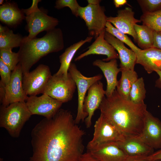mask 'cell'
Masks as SVG:
<instances>
[{"mask_svg": "<svg viewBox=\"0 0 161 161\" xmlns=\"http://www.w3.org/2000/svg\"><path fill=\"white\" fill-rule=\"evenodd\" d=\"M85 134L71 112L60 109L32 130V153L29 161H78L83 154Z\"/></svg>", "mask_w": 161, "mask_h": 161, "instance_id": "1", "label": "cell"}, {"mask_svg": "<svg viewBox=\"0 0 161 161\" xmlns=\"http://www.w3.org/2000/svg\"><path fill=\"white\" fill-rule=\"evenodd\" d=\"M146 108L144 103L136 104L124 98L116 90L111 96L104 97L99 109L100 114L128 138L137 137L141 134Z\"/></svg>", "mask_w": 161, "mask_h": 161, "instance_id": "2", "label": "cell"}, {"mask_svg": "<svg viewBox=\"0 0 161 161\" xmlns=\"http://www.w3.org/2000/svg\"><path fill=\"white\" fill-rule=\"evenodd\" d=\"M64 47L63 35L60 28L47 32L40 38L27 40L24 37L23 43L18 52L20 64L23 75L27 73L32 67L43 57L57 52Z\"/></svg>", "mask_w": 161, "mask_h": 161, "instance_id": "3", "label": "cell"}, {"mask_svg": "<svg viewBox=\"0 0 161 161\" xmlns=\"http://www.w3.org/2000/svg\"><path fill=\"white\" fill-rule=\"evenodd\" d=\"M32 114L25 102H17L0 108V127L4 128L11 136L17 138Z\"/></svg>", "mask_w": 161, "mask_h": 161, "instance_id": "4", "label": "cell"}, {"mask_svg": "<svg viewBox=\"0 0 161 161\" xmlns=\"http://www.w3.org/2000/svg\"><path fill=\"white\" fill-rule=\"evenodd\" d=\"M94 128L93 137L87 145V150L126 139L114 125L101 114L96 121Z\"/></svg>", "mask_w": 161, "mask_h": 161, "instance_id": "5", "label": "cell"}, {"mask_svg": "<svg viewBox=\"0 0 161 161\" xmlns=\"http://www.w3.org/2000/svg\"><path fill=\"white\" fill-rule=\"evenodd\" d=\"M76 88L75 83L69 72L66 77L55 73L49 80L42 94L63 103L72 100Z\"/></svg>", "mask_w": 161, "mask_h": 161, "instance_id": "6", "label": "cell"}, {"mask_svg": "<svg viewBox=\"0 0 161 161\" xmlns=\"http://www.w3.org/2000/svg\"><path fill=\"white\" fill-rule=\"evenodd\" d=\"M23 72L18 64L12 71L10 82L5 87L0 84V100L1 106H7L17 102H25L28 97L22 86Z\"/></svg>", "mask_w": 161, "mask_h": 161, "instance_id": "7", "label": "cell"}, {"mask_svg": "<svg viewBox=\"0 0 161 161\" xmlns=\"http://www.w3.org/2000/svg\"><path fill=\"white\" fill-rule=\"evenodd\" d=\"M68 72L74 80L77 88L78 105L77 114L75 120L78 124L80 121L85 120L88 116L83 109L84 101L87 91L92 85L101 80L103 76L99 74L92 77H86L81 73L76 65L72 63L70 65Z\"/></svg>", "mask_w": 161, "mask_h": 161, "instance_id": "8", "label": "cell"}, {"mask_svg": "<svg viewBox=\"0 0 161 161\" xmlns=\"http://www.w3.org/2000/svg\"><path fill=\"white\" fill-rule=\"evenodd\" d=\"M104 7L100 4H88L85 7H80L78 16L85 21L89 36L96 39L100 33L105 30L107 16L105 14Z\"/></svg>", "mask_w": 161, "mask_h": 161, "instance_id": "9", "label": "cell"}, {"mask_svg": "<svg viewBox=\"0 0 161 161\" xmlns=\"http://www.w3.org/2000/svg\"><path fill=\"white\" fill-rule=\"evenodd\" d=\"M52 76L49 67L44 64L23 75L22 86L26 94L31 96L43 94Z\"/></svg>", "mask_w": 161, "mask_h": 161, "instance_id": "10", "label": "cell"}, {"mask_svg": "<svg viewBox=\"0 0 161 161\" xmlns=\"http://www.w3.org/2000/svg\"><path fill=\"white\" fill-rule=\"evenodd\" d=\"M25 19L29 32L27 36L24 37L27 40L36 37L38 34L43 31L54 29L59 22L58 19L48 16L46 11L39 8L26 16Z\"/></svg>", "mask_w": 161, "mask_h": 161, "instance_id": "11", "label": "cell"}, {"mask_svg": "<svg viewBox=\"0 0 161 161\" xmlns=\"http://www.w3.org/2000/svg\"><path fill=\"white\" fill-rule=\"evenodd\" d=\"M25 102L32 115H41L48 118L52 117L61 109L63 104L45 94L39 97H28Z\"/></svg>", "mask_w": 161, "mask_h": 161, "instance_id": "12", "label": "cell"}, {"mask_svg": "<svg viewBox=\"0 0 161 161\" xmlns=\"http://www.w3.org/2000/svg\"><path fill=\"white\" fill-rule=\"evenodd\" d=\"M137 137L154 149H161V121L147 111L142 132Z\"/></svg>", "mask_w": 161, "mask_h": 161, "instance_id": "13", "label": "cell"}, {"mask_svg": "<svg viewBox=\"0 0 161 161\" xmlns=\"http://www.w3.org/2000/svg\"><path fill=\"white\" fill-rule=\"evenodd\" d=\"M117 13L116 17H107V21L125 34L131 36L137 43V37L134 26L137 23L141 22V21L135 18L134 12L129 7L118 10Z\"/></svg>", "mask_w": 161, "mask_h": 161, "instance_id": "14", "label": "cell"}, {"mask_svg": "<svg viewBox=\"0 0 161 161\" xmlns=\"http://www.w3.org/2000/svg\"><path fill=\"white\" fill-rule=\"evenodd\" d=\"M105 94L106 91L103 89V84L100 81L95 82L89 89L83 105L84 111L88 114L85 120L87 128L91 126L94 112L97 109H99Z\"/></svg>", "mask_w": 161, "mask_h": 161, "instance_id": "15", "label": "cell"}, {"mask_svg": "<svg viewBox=\"0 0 161 161\" xmlns=\"http://www.w3.org/2000/svg\"><path fill=\"white\" fill-rule=\"evenodd\" d=\"M105 30H104L101 32L95 41L88 47V49L75 58V61H79L84 57L91 55H106L107 58L102 60L105 62L119 58L118 54L115 49L105 39Z\"/></svg>", "mask_w": 161, "mask_h": 161, "instance_id": "16", "label": "cell"}, {"mask_svg": "<svg viewBox=\"0 0 161 161\" xmlns=\"http://www.w3.org/2000/svg\"><path fill=\"white\" fill-rule=\"evenodd\" d=\"M104 38L117 51L120 62L121 70H134L137 58L136 55L133 50L127 48L123 43L106 31Z\"/></svg>", "mask_w": 161, "mask_h": 161, "instance_id": "17", "label": "cell"}, {"mask_svg": "<svg viewBox=\"0 0 161 161\" xmlns=\"http://www.w3.org/2000/svg\"><path fill=\"white\" fill-rule=\"evenodd\" d=\"M92 65L98 67L103 73L107 82L105 95L106 97L111 96L116 90L118 82L117 75L121 72L120 69L118 67L117 59H112L108 62L97 59L93 62Z\"/></svg>", "mask_w": 161, "mask_h": 161, "instance_id": "18", "label": "cell"}, {"mask_svg": "<svg viewBox=\"0 0 161 161\" xmlns=\"http://www.w3.org/2000/svg\"><path fill=\"white\" fill-rule=\"evenodd\" d=\"M136 64L141 65L148 74L161 71V50L154 48L141 49L136 54Z\"/></svg>", "mask_w": 161, "mask_h": 161, "instance_id": "19", "label": "cell"}, {"mask_svg": "<svg viewBox=\"0 0 161 161\" xmlns=\"http://www.w3.org/2000/svg\"><path fill=\"white\" fill-rule=\"evenodd\" d=\"M127 156H148L154 152L150 147L138 137L126 138L114 143Z\"/></svg>", "mask_w": 161, "mask_h": 161, "instance_id": "20", "label": "cell"}, {"mask_svg": "<svg viewBox=\"0 0 161 161\" xmlns=\"http://www.w3.org/2000/svg\"><path fill=\"white\" fill-rule=\"evenodd\" d=\"M87 151L100 161H123L127 156L114 143L103 144Z\"/></svg>", "mask_w": 161, "mask_h": 161, "instance_id": "21", "label": "cell"}, {"mask_svg": "<svg viewBox=\"0 0 161 161\" xmlns=\"http://www.w3.org/2000/svg\"><path fill=\"white\" fill-rule=\"evenodd\" d=\"M25 17L22 10L14 3L6 1L0 6V20L8 25H17Z\"/></svg>", "mask_w": 161, "mask_h": 161, "instance_id": "22", "label": "cell"}, {"mask_svg": "<svg viewBox=\"0 0 161 161\" xmlns=\"http://www.w3.org/2000/svg\"><path fill=\"white\" fill-rule=\"evenodd\" d=\"M93 38L91 36L87 37L84 40H81L67 47L59 56L61 65L59 69L55 74L67 77L69 67L76 52L85 44L90 42Z\"/></svg>", "mask_w": 161, "mask_h": 161, "instance_id": "23", "label": "cell"}, {"mask_svg": "<svg viewBox=\"0 0 161 161\" xmlns=\"http://www.w3.org/2000/svg\"><path fill=\"white\" fill-rule=\"evenodd\" d=\"M121 76L118 81L116 90L123 98L129 100V94L132 85L138 79L134 70H121Z\"/></svg>", "mask_w": 161, "mask_h": 161, "instance_id": "24", "label": "cell"}, {"mask_svg": "<svg viewBox=\"0 0 161 161\" xmlns=\"http://www.w3.org/2000/svg\"><path fill=\"white\" fill-rule=\"evenodd\" d=\"M134 28L137 37L138 46L145 50L152 48L154 31L148 26L136 24Z\"/></svg>", "mask_w": 161, "mask_h": 161, "instance_id": "25", "label": "cell"}, {"mask_svg": "<svg viewBox=\"0 0 161 161\" xmlns=\"http://www.w3.org/2000/svg\"><path fill=\"white\" fill-rule=\"evenodd\" d=\"M24 37L18 34H15L9 29L0 33V49H10L20 47L23 41Z\"/></svg>", "mask_w": 161, "mask_h": 161, "instance_id": "26", "label": "cell"}, {"mask_svg": "<svg viewBox=\"0 0 161 161\" xmlns=\"http://www.w3.org/2000/svg\"><path fill=\"white\" fill-rule=\"evenodd\" d=\"M146 93L143 78H138L132 85L129 94V100L136 104L144 103Z\"/></svg>", "mask_w": 161, "mask_h": 161, "instance_id": "27", "label": "cell"}, {"mask_svg": "<svg viewBox=\"0 0 161 161\" xmlns=\"http://www.w3.org/2000/svg\"><path fill=\"white\" fill-rule=\"evenodd\" d=\"M105 30L124 44L127 45L136 54L141 49L133 43L126 34L114 27L110 22L107 21Z\"/></svg>", "mask_w": 161, "mask_h": 161, "instance_id": "28", "label": "cell"}, {"mask_svg": "<svg viewBox=\"0 0 161 161\" xmlns=\"http://www.w3.org/2000/svg\"><path fill=\"white\" fill-rule=\"evenodd\" d=\"M140 20L143 24L154 31L161 32V10L153 13L143 14Z\"/></svg>", "mask_w": 161, "mask_h": 161, "instance_id": "29", "label": "cell"}, {"mask_svg": "<svg viewBox=\"0 0 161 161\" xmlns=\"http://www.w3.org/2000/svg\"><path fill=\"white\" fill-rule=\"evenodd\" d=\"M0 59L12 71L19 63L18 53L12 52L10 49H0Z\"/></svg>", "mask_w": 161, "mask_h": 161, "instance_id": "30", "label": "cell"}, {"mask_svg": "<svg viewBox=\"0 0 161 161\" xmlns=\"http://www.w3.org/2000/svg\"><path fill=\"white\" fill-rule=\"evenodd\" d=\"M143 14L153 13L161 10V0H138Z\"/></svg>", "mask_w": 161, "mask_h": 161, "instance_id": "31", "label": "cell"}, {"mask_svg": "<svg viewBox=\"0 0 161 161\" xmlns=\"http://www.w3.org/2000/svg\"><path fill=\"white\" fill-rule=\"evenodd\" d=\"M80 7L76 0H57L55 1V7L60 9L65 7H68L72 14L77 17Z\"/></svg>", "mask_w": 161, "mask_h": 161, "instance_id": "32", "label": "cell"}, {"mask_svg": "<svg viewBox=\"0 0 161 161\" xmlns=\"http://www.w3.org/2000/svg\"><path fill=\"white\" fill-rule=\"evenodd\" d=\"M10 68L0 59V83L5 87L10 83L11 77L12 72Z\"/></svg>", "mask_w": 161, "mask_h": 161, "instance_id": "33", "label": "cell"}, {"mask_svg": "<svg viewBox=\"0 0 161 161\" xmlns=\"http://www.w3.org/2000/svg\"><path fill=\"white\" fill-rule=\"evenodd\" d=\"M152 48L161 50V32L154 31Z\"/></svg>", "mask_w": 161, "mask_h": 161, "instance_id": "34", "label": "cell"}, {"mask_svg": "<svg viewBox=\"0 0 161 161\" xmlns=\"http://www.w3.org/2000/svg\"><path fill=\"white\" fill-rule=\"evenodd\" d=\"M41 1L40 0H32V4L30 7L26 9H21L24 14L27 16L38 10L39 8L38 7V4Z\"/></svg>", "mask_w": 161, "mask_h": 161, "instance_id": "35", "label": "cell"}, {"mask_svg": "<svg viewBox=\"0 0 161 161\" xmlns=\"http://www.w3.org/2000/svg\"><path fill=\"white\" fill-rule=\"evenodd\" d=\"M78 161H100L94 157L89 152L83 153Z\"/></svg>", "mask_w": 161, "mask_h": 161, "instance_id": "36", "label": "cell"}, {"mask_svg": "<svg viewBox=\"0 0 161 161\" xmlns=\"http://www.w3.org/2000/svg\"><path fill=\"white\" fill-rule=\"evenodd\" d=\"M147 156H127L123 161H151Z\"/></svg>", "mask_w": 161, "mask_h": 161, "instance_id": "37", "label": "cell"}, {"mask_svg": "<svg viewBox=\"0 0 161 161\" xmlns=\"http://www.w3.org/2000/svg\"><path fill=\"white\" fill-rule=\"evenodd\" d=\"M147 158L151 161L160 160H161V149L154 152Z\"/></svg>", "mask_w": 161, "mask_h": 161, "instance_id": "38", "label": "cell"}, {"mask_svg": "<svg viewBox=\"0 0 161 161\" xmlns=\"http://www.w3.org/2000/svg\"><path fill=\"white\" fill-rule=\"evenodd\" d=\"M114 4L116 8L121 7L126 4L127 3L126 0H114Z\"/></svg>", "mask_w": 161, "mask_h": 161, "instance_id": "39", "label": "cell"}, {"mask_svg": "<svg viewBox=\"0 0 161 161\" xmlns=\"http://www.w3.org/2000/svg\"><path fill=\"white\" fill-rule=\"evenodd\" d=\"M156 72L159 75V78L156 81L155 86L157 88H161V71H158Z\"/></svg>", "mask_w": 161, "mask_h": 161, "instance_id": "40", "label": "cell"}, {"mask_svg": "<svg viewBox=\"0 0 161 161\" xmlns=\"http://www.w3.org/2000/svg\"><path fill=\"white\" fill-rule=\"evenodd\" d=\"M100 0H87V1L88 4L92 5H97L100 4L101 1Z\"/></svg>", "mask_w": 161, "mask_h": 161, "instance_id": "41", "label": "cell"}, {"mask_svg": "<svg viewBox=\"0 0 161 161\" xmlns=\"http://www.w3.org/2000/svg\"><path fill=\"white\" fill-rule=\"evenodd\" d=\"M9 29L7 27L5 26H3L1 25H0V33L3 32Z\"/></svg>", "mask_w": 161, "mask_h": 161, "instance_id": "42", "label": "cell"}, {"mask_svg": "<svg viewBox=\"0 0 161 161\" xmlns=\"http://www.w3.org/2000/svg\"><path fill=\"white\" fill-rule=\"evenodd\" d=\"M4 0H0V4L1 5H2L3 4Z\"/></svg>", "mask_w": 161, "mask_h": 161, "instance_id": "43", "label": "cell"}, {"mask_svg": "<svg viewBox=\"0 0 161 161\" xmlns=\"http://www.w3.org/2000/svg\"><path fill=\"white\" fill-rule=\"evenodd\" d=\"M161 161V160H154V161Z\"/></svg>", "mask_w": 161, "mask_h": 161, "instance_id": "44", "label": "cell"}]
</instances>
